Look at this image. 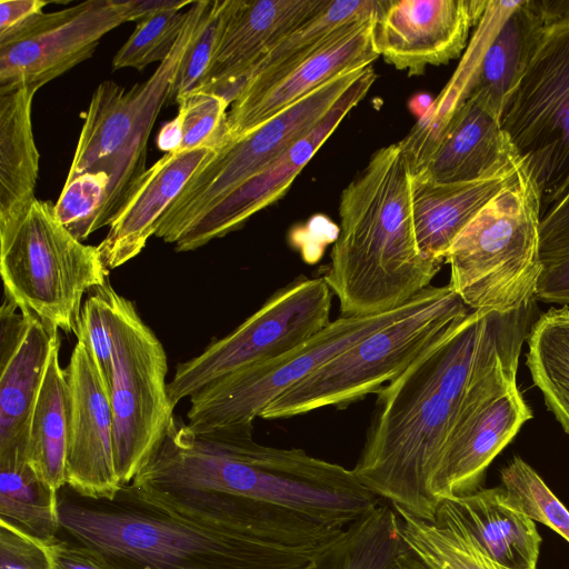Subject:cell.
I'll return each mask as SVG.
<instances>
[{"label":"cell","mask_w":569,"mask_h":569,"mask_svg":"<svg viewBox=\"0 0 569 569\" xmlns=\"http://www.w3.org/2000/svg\"><path fill=\"white\" fill-rule=\"evenodd\" d=\"M490 1L389 0L373 40L386 62L409 74L457 58Z\"/></svg>","instance_id":"obj_19"},{"label":"cell","mask_w":569,"mask_h":569,"mask_svg":"<svg viewBox=\"0 0 569 569\" xmlns=\"http://www.w3.org/2000/svg\"><path fill=\"white\" fill-rule=\"evenodd\" d=\"M331 0H227L219 40L199 90L230 104L250 71L296 28Z\"/></svg>","instance_id":"obj_20"},{"label":"cell","mask_w":569,"mask_h":569,"mask_svg":"<svg viewBox=\"0 0 569 569\" xmlns=\"http://www.w3.org/2000/svg\"><path fill=\"white\" fill-rule=\"evenodd\" d=\"M378 17L342 26L296 64L266 80L246 83L228 112V143L253 131L340 73L370 66L379 57L373 40Z\"/></svg>","instance_id":"obj_16"},{"label":"cell","mask_w":569,"mask_h":569,"mask_svg":"<svg viewBox=\"0 0 569 569\" xmlns=\"http://www.w3.org/2000/svg\"><path fill=\"white\" fill-rule=\"evenodd\" d=\"M64 372L69 392L66 482L83 496L110 497L120 487L110 393L81 339Z\"/></svg>","instance_id":"obj_18"},{"label":"cell","mask_w":569,"mask_h":569,"mask_svg":"<svg viewBox=\"0 0 569 569\" xmlns=\"http://www.w3.org/2000/svg\"><path fill=\"white\" fill-rule=\"evenodd\" d=\"M59 350L57 332L51 340L46 371L31 412L26 447L27 462L56 491L67 485L69 438V392Z\"/></svg>","instance_id":"obj_29"},{"label":"cell","mask_w":569,"mask_h":569,"mask_svg":"<svg viewBox=\"0 0 569 569\" xmlns=\"http://www.w3.org/2000/svg\"><path fill=\"white\" fill-rule=\"evenodd\" d=\"M377 74L362 69L322 120L281 157L252 176L209 209L173 244L178 252L199 249L240 228L252 214L279 199L298 173L333 133L343 118L368 93Z\"/></svg>","instance_id":"obj_17"},{"label":"cell","mask_w":569,"mask_h":569,"mask_svg":"<svg viewBox=\"0 0 569 569\" xmlns=\"http://www.w3.org/2000/svg\"><path fill=\"white\" fill-rule=\"evenodd\" d=\"M132 483L196 519L313 557L382 499L352 469L253 439V422L193 430L173 417Z\"/></svg>","instance_id":"obj_1"},{"label":"cell","mask_w":569,"mask_h":569,"mask_svg":"<svg viewBox=\"0 0 569 569\" xmlns=\"http://www.w3.org/2000/svg\"><path fill=\"white\" fill-rule=\"evenodd\" d=\"M59 533L110 569H299L312 557L181 513L132 482L110 497L58 490Z\"/></svg>","instance_id":"obj_4"},{"label":"cell","mask_w":569,"mask_h":569,"mask_svg":"<svg viewBox=\"0 0 569 569\" xmlns=\"http://www.w3.org/2000/svg\"><path fill=\"white\" fill-rule=\"evenodd\" d=\"M189 0H129L130 21H141L168 9H183L191 6Z\"/></svg>","instance_id":"obj_44"},{"label":"cell","mask_w":569,"mask_h":569,"mask_svg":"<svg viewBox=\"0 0 569 569\" xmlns=\"http://www.w3.org/2000/svg\"><path fill=\"white\" fill-rule=\"evenodd\" d=\"M340 228L321 276L340 317L402 307L441 269L420 252L413 226L410 172L399 143L377 150L343 189Z\"/></svg>","instance_id":"obj_3"},{"label":"cell","mask_w":569,"mask_h":569,"mask_svg":"<svg viewBox=\"0 0 569 569\" xmlns=\"http://www.w3.org/2000/svg\"><path fill=\"white\" fill-rule=\"evenodd\" d=\"M527 367L547 408L569 433V308H551L531 326Z\"/></svg>","instance_id":"obj_32"},{"label":"cell","mask_w":569,"mask_h":569,"mask_svg":"<svg viewBox=\"0 0 569 569\" xmlns=\"http://www.w3.org/2000/svg\"><path fill=\"white\" fill-rule=\"evenodd\" d=\"M46 552L49 569H110L92 550L64 538L46 543Z\"/></svg>","instance_id":"obj_42"},{"label":"cell","mask_w":569,"mask_h":569,"mask_svg":"<svg viewBox=\"0 0 569 569\" xmlns=\"http://www.w3.org/2000/svg\"><path fill=\"white\" fill-rule=\"evenodd\" d=\"M398 143L410 176L438 183L478 180L518 158L500 118L473 97L427 112Z\"/></svg>","instance_id":"obj_14"},{"label":"cell","mask_w":569,"mask_h":569,"mask_svg":"<svg viewBox=\"0 0 569 569\" xmlns=\"http://www.w3.org/2000/svg\"><path fill=\"white\" fill-rule=\"evenodd\" d=\"M174 117L181 131L179 152L202 147L220 149L228 143V107L221 96L196 90L177 102Z\"/></svg>","instance_id":"obj_37"},{"label":"cell","mask_w":569,"mask_h":569,"mask_svg":"<svg viewBox=\"0 0 569 569\" xmlns=\"http://www.w3.org/2000/svg\"><path fill=\"white\" fill-rule=\"evenodd\" d=\"M532 3L548 24L569 19V1L533 0Z\"/></svg>","instance_id":"obj_46"},{"label":"cell","mask_w":569,"mask_h":569,"mask_svg":"<svg viewBox=\"0 0 569 569\" xmlns=\"http://www.w3.org/2000/svg\"><path fill=\"white\" fill-rule=\"evenodd\" d=\"M209 0L193 1L182 31L156 71L130 89L102 81L92 93L66 181L87 172L109 177L108 197L96 230L109 226L148 169L147 146L177 71L193 41Z\"/></svg>","instance_id":"obj_6"},{"label":"cell","mask_w":569,"mask_h":569,"mask_svg":"<svg viewBox=\"0 0 569 569\" xmlns=\"http://www.w3.org/2000/svg\"><path fill=\"white\" fill-rule=\"evenodd\" d=\"M3 300L0 310V457L26 456L31 412L46 371L50 330L31 315Z\"/></svg>","instance_id":"obj_21"},{"label":"cell","mask_w":569,"mask_h":569,"mask_svg":"<svg viewBox=\"0 0 569 569\" xmlns=\"http://www.w3.org/2000/svg\"><path fill=\"white\" fill-rule=\"evenodd\" d=\"M398 517L382 500L299 569H400Z\"/></svg>","instance_id":"obj_30"},{"label":"cell","mask_w":569,"mask_h":569,"mask_svg":"<svg viewBox=\"0 0 569 569\" xmlns=\"http://www.w3.org/2000/svg\"><path fill=\"white\" fill-rule=\"evenodd\" d=\"M188 12L168 9L158 12L138 26L112 59V69L143 70L153 62H162L176 44L186 23Z\"/></svg>","instance_id":"obj_36"},{"label":"cell","mask_w":569,"mask_h":569,"mask_svg":"<svg viewBox=\"0 0 569 569\" xmlns=\"http://www.w3.org/2000/svg\"><path fill=\"white\" fill-rule=\"evenodd\" d=\"M109 177L104 172H87L66 181L54 214L78 240H86L96 230L108 197Z\"/></svg>","instance_id":"obj_38"},{"label":"cell","mask_w":569,"mask_h":569,"mask_svg":"<svg viewBox=\"0 0 569 569\" xmlns=\"http://www.w3.org/2000/svg\"><path fill=\"white\" fill-rule=\"evenodd\" d=\"M37 91L21 87L0 94V232L20 221L37 199L39 151L31 121Z\"/></svg>","instance_id":"obj_27"},{"label":"cell","mask_w":569,"mask_h":569,"mask_svg":"<svg viewBox=\"0 0 569 569\" xmlns=\"http://www.w3.org/2000/svg\"><path fill=\"white\" fill-rule=\"evenodd\" d=\"M539 260L535 299L569 303V190L540 220Z\"/></svg>","instance_id":"obj_34"},{"label":"cell","mask_w":569,"mask_h":569,"mask_svg":"<svg viewBox=\"0 0 569 569\" xmlns=\"http://www.w3.org/2000/svg\"><path fill=\"white\" fill-rule=\"evenodd\" d=\"M217 150L202 147L164 153L144 171L109 224L107 236L97 246L109 270L124 264L142 251L148 239L156 234L163 213Z\"/></svg>","instance_id":"obj_23"},{"label":"cell","mask_w":569,"mask_h":569,"mask_svg":"<svg viewBox=\"0 0 569 569\" xmlns=\"http://www.w3.org/2000/svg\"><path fill=\"white\" fill-rule=\"evenodd\" d=\"M54 204L36 199L12 228L0 232L4 298L50 330L77 335L82 299L108 281L97 246L61 224Z\"/></svg>","instance_id":"obj_8"},{"label":"cell","mask_w":569,"mask_h":569,"mask_svg":"<svg viewBox=\"0 0 569 569\" xmlns=\"http://www.w3.org/2000/svg\"><path fill=\"white\" fill-rule=\"evenodd\" d=\"M43 0H0V42L32 24L48 4Z\"/></svg>","instance_id":"obj_43"},{"label":"cell","mask_w":569,"mask_h":569,"mask_svg":"<svg viewBox=\"0 0 569 569\" xmlns=\"http://www.w3.org/2000/svg\"><path fill=\"white\" fill-rule=\"evenodd\" d=\"M331 302L332 292L322 277L295 278L230 333L177 365L168 383L172 408L219 378L303 345L331 322Z\"/></svg>","instance_id":"obj_11"},{"label":"cell","mask_w":569,"mask_h":569,"mask_svg":"<svg viewBox=\"0 0 569 569\" xmlns=\"http://www.w3.org/2000/svg\"><path fill=\"white\" fill-rule=\"evenodd\" d=\"M112 339L110 401L114 466L120 486L132 482L162 443L173 419L167 355L134 303L107 281L100 287Z\"/></svg>","instance_id":"obj_9"},{"label":"cell","mask_w":569,"mask_h":569,"mask_svg":"<svg viewBox=\"0 0 569 569\" xmlns=\"http://www.w3.org/2000/svg\"><path fill=\"white\" fill-rule=\"evenodd\" d=\"M129 21V0H88L42 13L0 42V94L21 87L39 90L90 58L108 32Z\"/></svg>","instance_id":"obj_15"},{"label":"cell","mask_w":569,"mask_h":569,"mask_svg":"<svg viewBox=\"0 0 569 569\" xmlns=\"http://www.w3.org/2000/svg\"><path fill=\"white\" fill-rule=\"evenodd\" d=\"M535 302L509 312L470 311L396 379L379 389L352 469L377 497L433 519L430 480L453 432L493 398L517 387Z\"/></svg>","instance_id":"obj_2"},{"label":"cell","mask_w":569,"mask_h":569,"mask_svg":"<svg viewBox=\"0 0 569 569\" xmlns=\"http://www.w3.org/2000/svg\"><path fill=\"white\" fill-rule=\"evenodd\" d=\"M470 310L449 284L418 293L399 318L330 359L260 415L283 419L343 408L396 379L432 341Z\"/></svg>","instance_id":"obj_7"},{"label":"cell","mask_w":569,"mask_h":569,"mask_svg":"<svg viewBox=\"0 0 569 569\" xmlns=\"http://www.w3.org/2000/svg\"><path fill=\"white\" fill-rule=\"evenodd\" d=\"M363 68L340 73L253 131L218 149L163 213L156 236L174 244L217 202L313 129Z\"/></svg>","instance_id":"obj_12"},{"label":"cell","mask_w":569,"mask_h":569,"mask_svg":"<svg viewBox=\"0 0 569 569\" xmlns=\"http://www.w3.org/2000/svg\"><path fill=\"white\" fill-rule=\"evenodd\" d=\"M0 523L43 543L59 537L58 491L22 453L0 457Z\"/></svg>","instance_id":"obj_31"},{"label":"cell","mask_w":569,"mask_h":569,"mask_svg":"<svg viewBox=\"0 0 569 569\" xmlns=\"http://www.w3.org/2000/svg\"><path fill=\"white\" fill-rule=\"evenodd\" d=\"M540 200L521 161L447 251L449 286L472 311L509 312L535 301Z\"/></svg>","instance_id":"obj_5"},{"label":"cell","mask_w":569,"mask_h":569,"mask_svg":"<svg viewBox=\"0 0 569 569\" xmlns=\"http://www.w3.org/2000/svg\"><path fill=\"white\" fill-rule=\"evenodd\" d=\"M388 2L389 0H331L326 8L270 50L250 71L242 87L249 82L266 80L296 64L319 49L342 26L380 16Z\"/></svg>","instance_id":"obj_33"},{"label":"cell","mask_w":569,"mask_h":569,"mask_svg":"<svg viewBox=\"0 0 569 569\" xmlns=\"http://www.w3.org/2000/svg\"><path fill=\"white\" fill-rule=\"evenodd\" d=\"M450 501L492 560L510 569H537L542 538L536 521L509 500L502 486Z\"/></svg>","instance_id":"obj_28"},{"label":"cell","mask_w":569,"mask_h":569,"mask_svg":"<svg viewBox=\"0 0 569 569\" xmlns=\"http://www.w3.org/2000/svg\"><path fill=\"white\" fill-rule=\"evenodd\" d=\"M159 150L164 153H177L181 143V131L176 118L166 122L156 139Z\"/></svg>","instance_id":"obj_45"},{"label":"cell","mask_w":569,"mask_h":569,"mask_svg":"<svg viewBox=\"0 0 569 569\" xmlns=\"http://www.w3.org/2000/svg\"><path fill=\"white\" fill-rule=\"evenodd\" d=\"M519 158L485 178L438 183L410 176L418 248L428 260L443 263L448 249L466 224L506 186Z\"/></svg>","instance_id":"obj_24"},{"label":"cell","mask_w":569,"mask_h":569,"mask_svg":"<svg viewBox=\"0 0 569 569\" xmlns=\"http://www.w3.org/2000/svg\"><path fill=\"white\" fill-rule=\"evenodd\" d=\"M392 507L401 539L400 569H510L485 552L450 500L439 503L433 519Z\"/></svg>","instance_id":"obj_26"},{"label":"cell","mask_w":569,"mask_h":569,"mask_svg":"<svg viewBox=\"0 0 569 569\" xmlns=\"http://www.w3.org/2000/svg\"><path fill=\"white\" fill-rule=\"evenodd\" d=\"M500 126L537 188L542 218L569 190V19L543 29Z\"/></svg>","instance_id":"obj_10"},{"label":"cell","mask_w":569,"mask_h":569,"mask_svg":"<svg viewBox=\"0 0 569 569\" xmlns=\"http://www.w3.org/2000/svg\"><path fill=\"white\" fill-rule=\"evenodd\" d=\"M226 3L227 0H209L199 30L177 71L169 101L177 103L202 87L219 40Z\"/></svg>","instance_id":"obj_39"},{"label":"cell","mask_w":569,"mask_h":569,"mask_svg":"<svg viewBox=\"0 0 569 569\" xmlns=\"http://www.w3.org/2000/svg\"><path fill=\"white\" fill-rule=\"evenodd\" d=\"M76 337L86 343L104 383L110 389L113 347L106 300L100 287L90 291L82 305Z\"/></svg>","instance_id":"obj_40"},{"label":"cell","mask_w":569,"mask_h":569,"mask_svg":"<svg viewBox=\"0 0 569 569\" xmlns=\"http://www.w3.org/2000/svg\"><path fill=\"white\" fill-rule=\"evenodd\" d=\"M546 26L547 21L532 0L521 1L509 10L466 88L453 102L473 97L500 118L509 96L525 74Z\"/></svg>","instance_id":"obj_25"},{"label":"cell","mask_w":569,"mask_h":569,"mask_svg":"<svg viewBox=\"0 0 569 569\" xmlns=\"http://www.w3.org/2000/svg\"><path fill=\"white\" fill-rule=\"evenodd\" d=\"M500 478L517 508L569 542V511L530 465L515 457L501 469Z\"/></svg>","instance_id":"obj_35"},{"label":"cell","mask_w":569,"mask_h":569,"mask_svg":"<svg viewBox=\"0 0 569 569\" xmlns=\"http://www.w3.org/2000/svg\"><path fill=\"white\" fill-rule=\"evenodd\" d=\"M531 418L518 387L491 399L468 418L447 442L431 477L436 503L481 489L487 468Z\"/></svg>","instance_id":"obj_22"},{"label":"cell","mask_w":569,"mask_h":569,"mask_svg":"<svg viewBox=\"0 0 569 569\" xmlns=\"http://www.w3.org/2000/svg\"><path fill=\"white\" fill-rule=\"evenodd\" d=\"M0 569H49L46 543L0 523Z\"/></svg>","instance_id":"obj_41"},{"label":"cell","mask_w":569,"mask_h":569,"mask_svg":"<svg viewBox=\"0 0 569 569\" xmlns=\"http://www.w3.org/2000/svg\"><path fill=\"white\" fill-rule=\"evenodd\" d=\"M412 299L400 308L379 315L339 316L286 355L206 385L190 397L188 426L193 430H209L253 422L274 399L322 365L402 316L410 308Z\"/></svg>","instance_id":"obj_13"}]
</instances>
